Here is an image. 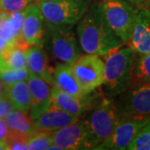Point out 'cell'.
<instances>
[{
    "instance_id": "6da1fadb",
    "label": "cell",
    "mask_w": 150,
    "mask_h": 150,
    "mask_svg": "<svg viewBox=\"0 0 150 150\" xmlns=\"http://www.w3.org/2000/svg\"><path fill=\"white\" fill-rule=\"evenodd\" d=\"M77 35L80 48L86 54L102 56L123 45L108 27L98 4L88 8L79 21Z\"/></svg>"
},
{
    "instance_id": "7a4b0ae2",
    "label": "cell",
    "mask_w": 150,
    "mask_h": 150,
    "mask_svg": "<svg viewBox=\"0 0 150 150\" xmlns=\"http://www.w3.org/2000/svg\"><path fill=\"white\" fill-rule=\"evenodd\" d=\"M104 81L102 86L104 96L112 98L120 95L133 84L137 52L131 47H118L105 55Z\"/></svg>"
},
{
    "instance_id": "3957f363",
    "label": "cell",
    "mask_w": 150,
    "mask_h": 150,
    "mask_svg": "<svg viewBox=\"0 0 150 150\" xmlns=\"http://www.w3.org/2000/svg\"><path fill=\"white\" fill-rule=\"evenodd\" d=\"M89 112L84 118L90 135L93 149L108 139L120 120L115 103L104 95L91 99Z\"/></svg>"
},
{
    "instance_id": "277c9868",
    "label": "cell",
    "mask_w": 150,
    "mask_h": 150,
    "mask_svg": "<svg viewBox=\"0 0 150 150\" xmlns=\"http://www.w3.org/2000/svg\"><path fill=\"white\" fill-rule=\"evenodd\" d=\"M43 43L50 54L62 63L72 64L81 55V48L69 24H53L46 22Z\"/></svg>"
},
{
    "instance_id": "5b68a950",
    "label": "cell",
    "mask_w": 150,
    "mask_h": 150,
    "mask_svg": "<svg viewBox=\"0 0 150 150\" xmlns=\"http://www.w3.org/2000/svg\"><path fill=\"white\" fill-rule=\"evenodd\" d=\"M98 4L108 27L122 43H129L139 11L121 0H105Z\"/></svg>"
},
{
    "instance_id": "8992f818",
    "label": "cell",
    "mask_w": 150,
    "mask_h": 150,
    "mask_svg": "<svg viewBox=\"0 0 150 150\" xmlns=\"http://www.w3.org/2000/svg\"><path fill=\"white\" fill-rule=\"evenodd\" d=\"M38 4L47 23L74 25L88 10L89 0H47Z\"/></svg>"
},
{
    "instance_id": "52a82bcc",
    "label": "cell",
    "mask_w": 150,
    "mask_h": 150,
    "mask_svg": "<svg viewBox=\"0 0 150 150\" xmlns=\"http://www.w3.org/2000/svg\"><path fill=\"white\" fill-rule=\"evenodd\" d=\"M70 64L77 81L86 94L90 93L103 83L104 63L98 55H80Z\"/></svg>"
},
{
    "instance_id": "ba28073f",
    "label": "cell",
    "mask_w": 150,
    "mask_h": 150,
    "mask_svg": "<svg viewBox=\"0 0 150 150\" xmlns=\"http://www.w3.org/2000/svg\"><path fill=\"white\" fill-rule=\"evenodd\" d=\"M115 105L121 117L150 118V84H132Z\"/></svg>"
},
{
    "instance_id": "9c48e42d",
    "label": "cell",
    "mask_w": 150,
    "mask_h": 150,
    "mask_svg": "<svg viewBox=\"0 0 150 150\" xmlns=\"http://www.w3.org/2000/svg\"><path fill=\"white\" fill-rule=\"evenodd\" d=\"M150 118L121 117L112 134L95 149H128L136 135Z\"/></svg>"
},
{
    "instance_id": "30bf717a",
    "label": "cell",
    "mask_w": 150,
    "mask_h": 150,
    "mask_svg": "<svg viewBox=\"0 0 150 150\" xmlns=\"http://www.w3.org/2000/svg\"><path fill=\"white\" fill-rule=\"evenodd\" d=\"M53 144L57 145L62 150L93 149L90 135L84 120L67 125L55 130L52 134Z\"/></svg>"
},
{
    "instance_id": "8fae6325",
    "label": "cell",
    "mask_w": 150,
    "mask_h": 150,
    "mask_svg": "<svg viewBox=\"0 0 150 150\" xmlns=\"http://www.w3.org/2000/svg\"><path fill=\"white\" fill-rule=\"evenodd\" d=\"M43 21L44 18L38 4L33 2L23 10L21 37L29 45L43 46L45 33Z\"/></svg>"
},
{
    "instance_id": "7c38bea8",
    "label": "cell",
    "mask_w": 150,
    "mask_h": 150,
    "mask_svg": "<svg viewBox=\"0 0 150 150\" xmlns=\"http://www.w3.org/2000/svg\"><path fill=\"white\" fill-rule=\"evenodd\" d=\"M31 94V107L29 116L32 119L37 118L51 106V88L52 86L39 76L30 72L27 79Z\"/></svg>"
},
{
    "instance_id": "4fadbf2b",
    "label": "cell",
    "mask_w": 150,
    "mask_h": 150,
    "mask_svg": "<svg viewBox=\"0 0 150 150\" xmlns=\"http://www.w3.org/2000/svg\"><path fill=\"white\" fill-rule=\"evenodd\" d=\"M79 119V116L73 115L51 104L47 110L33 120V123L34 129L37 130L54 132L77 122Z\"/></svg>"
},
{
    "instance_id": "5bb4252c",
    "label": "cell",
    "mask_w": 150,
    "mask_h": 150,
    "mask_svg": "<svg viewBox=\"0 0 150 150\" xmlns=\"http://www.w3.org/2000/svg\"><path fill=\"white\" fill-rule=\"evenodd\" d=\"M129 43L130 47L139 54L150 53V10L144 8L138 12Z\"/></svg>"
},
{
    "instance_id": "9a60e30c",
    "label": "cell",
    "mask_w": 150,
    "mask_h": 150,
    "mask_svg": "<svg viewBox=\"0 0 150 150\" xmlns=\"http://www.w3.org/2000/svg\"><path fill=\"white\" fill-rule=\"evenodd\" d=\"M30 47L22 37L8 43L0 52V69L28 68L26 52Z\"/></svg>"
},
{
    "instance_id": "2e32d148",
    "label": "cell",
    "mask_w": 150,
    "mask_h": 150,
    "mask_svg": "<svg viewBox=\"0 0 150 150\" xmlns=\"http://www.w3.org/2000/svg\"><path fill=\"white\" fill-rule=\"evenodd\" d=\"M54 85L59 89L79 98H85L86 94L82 89L73 72L70 64H58L53 73Z\"/></svg>"
},
{
    "instance_id": "e0dca14e",
    "label": "cell",
    "mask_w": 150,
    "mask_h": 150,
    "mask_svg": "<svg viewBox=\"0 0 150 150\" xmlns=\"http://www.w3.org/2000/svg\"><path fill=\"white\" fill-rule=\"evenodd\" d=\"M42 47L41 45H33L27 50L28 69L53 86L54 69L49 65L48 55Z\"/></svg>"
},
{
    "instance_id": "ac0fdd59",
    "label": "cell",
    "mask_w": 150,
    "mask_h": 150,
    "mask_svg": "<svg viewBox=\"0 0 150 150\" xmlns=\"http://www.w3.org/2000/svg\"><path fill=\"white\" fill-rule=\"evenodd\" d=\"M90 99L79 98L59 89L55 85L51 88V103L73 115L79 116L84 113L89 107Z\"/></svg>"
},
{
    "instance_id": "d6986e66",
    "label": "cell",
    "mask_w": 150,
    "mask_h": 150,
    "mask_svg": "<svg viewBox=\"0 0 150 150\" xmlns=\"http://www.w3.org/2000/svg\"><path fill=\"white\" fill-rule=\"evenodd\" d=\"M4 93L14 109L28 112L31 107V94L26 80L4 86Z\"/></svg>"
},
{
    "instance_id": "ffe728a7",
    "label": "cell",
    "mask_w": 150,
    "mask_h": 150,
    "mask_svg": "<svg viewBox=\"0 0 150 150\" xmlns=\"http://www.w3.org/2000/svg\"><path fill=\"white\" fill-rule=\"evenodd\" d=\"M23 11L11 13H0V38L13 43L21 37Z\"/></svg>"
},
{
    "instance_id": "44dd1931",
    "label": "cell",
    "mask_w": 150,
    "mask_h": 150,
    "mask_svg": "<svg viewBox=\"0 0 150 150\" xmlns=\"http://www.w3.org/2000/svg\"><path fill=\"white\" fill-rule=\"evenodd\" d=\"M27 112L13 109L4 117V120L8 124L11 133L18 134L28 139L36 129H34L32 119Z\"/></svg>"
},
{
    "instance_id": "7402d4cb",
    "label": "cell",
    "mask_w": 150,
    "mask_h": 150,
    "mask_svg": "<svg viewBox=\"0 0 150 150\" xmlns=\"http://www.w3.org/2000/svg\"><path fill=\"white\" fill-rule=\"evenodd\" d=\"M150 84V53L140 54L136 59L133 74V84Z\"/></svg>"
},
{
    "instance_id": "603a6c76",
    "label": "cell",
    "mask_w": 150,
    "mask_h": 150,
    "mask_svg": "<svg viewBox=\"0 0 150 150\" xmlns=\"http://www.w3.org/2000/svg\"><path fill=\"white\" fill-rule=\"evenodd\" d=\"M53 132H46L35 130V132L28 138L27 148L28 150L48 149L53 144Z\"/></svg>"
},
{
    "instance_id": "cb8c5ba5",
    "label": "cell",
    "mask_w": 150,
    "mask_h": 150,
    "mask_svg": "<svg viewBox=\"0 0 150 150\" xmlns=\"http://www.w3.org/2000/svg\"><path fill=\"white\" fill-rule=\"evenodd\" d=\"M30 74L28 68L0 69V80L4 85H9L17 82L27 80Z\"/></svg>"
},
{
    "instance_id": "d4e9b609",
    "label": "cell",
    "mask_w": 150,
    "mask_h": 150,
    "mask_svg": "<svg viewBox=\"0 0 150 150\" xmlns=\"http://www.w3.org/2000/svg\"><path fill=\"white\" fill-rule=\"evenodd\" d=\"M129 150H150V118L136 135L128 148Z\"/></svg>"
},
{
    "instance_id": "484cf974",
    "label": "cell",
    "mask_w": 150,
    "mask_h": 150,
    "mask_svg": "<svg viewBox=\"0 0 150 150\" xmlns=\"http://www.w3.org/2000/svg\"><path fill=\"white\" fill-rule=\"evenodd\" d=\"M33 2V0H0V13L21 12Z\"/></svg>"
},
{
    "instance_id": "4316f807",
    "label": "cell",
    "mask_w": 150,
    "mask_h": 150,
    "mask_svg": "<svg viewBox=\"0 0 150 150\" xmlns=\"http://www.w3.org/2000/svg\"><path fill=\"white\" fill-rule=\"evenodd\" d=\"M28 138L18 134L9 133L7 139L5 140L7 149H28Z\"/></svg>"
},
{
    "instance_id": "83f0119b",
    "label": "cell",
    "mask_w": 150,
    "mask_h": 150,
    "mask_svg": "<svg viewBox=\"0 0 150 150\" xmlns=\"http://www.w3.org/2000/svg\"><path fill=\"white\" fill-rule=\"evenodd\" d=\"M14 109L6 95L0 96V118H4L8 112Z\"/></svg>"
},
{
    "instance_id": "f1b7e54d",
    "label": "cell",
    "mask_w": 150,
    "mask_h": 150,
    "mask_svg": "<svg viewBox=\"0 0 150 150\" xmlns=\"http://www.w3.org/2000/svg\"><path fill=\"white\" fill-rule=\"evenodd\" d=\"M9 133H10V130L4 118H0V141L5 142Z\"/></svg>"
},
{
    "instance_id": "f546056e",
    "label": "cell",
    "mask_w": 150,
    "mask_h": 150,
    "mask_svg": "<svg viewBox=\"0 0 150 150\" xmlns=\"http://www.w3.org/2000/svg\"><path fill=\"white\" fill-rule=\"evenodd\" d=\"M8 42H7L6 40H4V38H0V52L4 49V48H5L6 46L8 44Z\"/></svg>"
},
{
    "instance_id": "4dcf8cb0",
    "label": "cell",
    "mask_w": 150,
    "mask_h": 150,
    "mask_svg": "<svg viewBox=\"0 0 150 150\" xmlns=\"http://www.w3.org/2000/svg\"><path fill=\"white\" fill-rule=\"evenodd\" d=\"M7 146H6L5 142H1L0 141V150H6Z\"/></svg>"
},
{
    "instance_id": "1f68e13d",
    "label": "cell",
    "mask_w": 150,
    "mask_h": 150,
    "mask_svg": "<svg viewBox=\"0 0 150 150\" xmlns=\"http://www.w3.org/2000/svg\"><path fill=\"white\" fill-rule=\"evenodd\" d=\"M129 1H130L131 3H134V4H138L145 2V0H129Z\"/></svg>"
},
{
    "instance_id": "d6a6232c",
    "label": "cell",
    "mask_w": 150,
    "mask_h": 150,
    "mask_svg": "<svg viewBox=\"0 0 150 150\" xmlns=\"http://www.w3.org/2000/svg\"><path fill=\"white\" fill-rule=\"evenodd\" d=\"M145 2H146V6H147L148 9L150 10V0H145Z\"/></svg>"
},
{
    "instance_id": "836d02e7",
    "label": "cell",
    "mask_w": 150,
    "mask_h": 150,
    "mask_svg": "<svg viewBox=\"0 0 150 150\" xmlns=\"http://www.w3.org/2000/svg\"><path fill=\"white\" fill-rule=\"evenodd\" d=\"M33 1H36V2H40V1H47V0H33Z\"/></svg>"
}]
</instances>
